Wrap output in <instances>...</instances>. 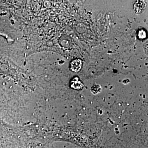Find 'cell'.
<instances>
[{
	"mask_svg": "<svg viewBox=\"0 0 148 148\" xmlns=\"http://www.w3.org/2000/svg\"><path fill=\"white\" fill-rule=\"evenodd\" d=\"M70 87L76 90H81L83 89L84 86L78 77H75L71 80L70 82Z\"/></svg>",
	"mask_w": 148,
	"mask_h": 148,
	"instance_id": "cell-1",
	"label": "cell"
},
{
	"mask_svg": "<svg viewBox=\"0 0 148 148\" xmlns=\"http://www.w3.org/2000/svg\"><path fill=\"white\" fill-rule=\"evenodd\" d=\"M82 61L80 59H75L71 62L70 69L71 71L75 73L80 71L82 67Z\"/></svg>",
	"mask_w": 148,
	"mask_h": 148,
	"instance_id": "cell-2",
	"label": "cell"
},
{
	"mask_svg": "<svg viewBox=\"0 0 148 148\" xmlns=\"http://www.w3.org/2000/svg\"><path fill=\"white\" fill-rule=\"evenodd\" d=\"M145 6V1H137L135 2L133 6V9L135 13L140 14L143 12Z\"/></svg>",
	"mask_w": 148,
	"mask_h": 148,
	"instance_id": "cell-3",
	"label": "cell"
},
{
	"mask_svg": "<svg viewBox=\"0 0 148 148\" xmlns=\"http://www.w3.org/2000/svg\"><path fill=\"white\" fill-rule=\"evenodd\" d=\"M102 90L101 86L99 84H95L91 88L90 90L94 95H96L100 93Z\"/></svg>",
	"mask_w": 148,
	"mask_h": 148,
	"instance_id": "cell-4",
	"label": "cell"
},
{
	"mask_svg": "<svg viewBox=\"0 0 148 148\" xmlns=\"http://www.w3.org/2000/svg\"><path fill=\"white\" fill-rule=\"evenodd\" d=\"M138 36L140 40L145 39L146 38V33L145 31H144L143 29H141L138 32Z\"/></svg>",
	"mask_w": 148,
	"mask_h": 148,
	"instance_id": "cell-5",
	"label": "cell"
}]
</instances>
